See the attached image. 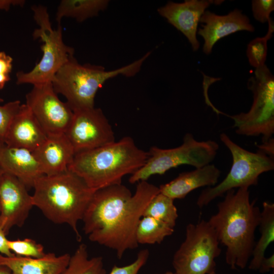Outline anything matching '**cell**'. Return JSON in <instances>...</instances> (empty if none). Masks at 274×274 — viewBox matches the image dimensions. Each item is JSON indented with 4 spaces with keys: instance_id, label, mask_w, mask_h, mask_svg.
<instances>
[{
    "instance_id": "1f68e13d",
    "label": "cell",
    "mask_w": 274,
    "mask_h": 274,
    "mask_svg": "<svg viewBox=\"0 0 274 274\" xmlns=\"http://www.w3.org/2000/svg\"><path fill=\"white\" fill-rule=\"evenodd\" d=\"M2 226H0V254L8 257H12L15 255L10 250L8 246V240L6 237Z\"/></svg>"
},
{
    "instance_id": "2e32d148",
    "label": "cell",
    "mask_w": 274,
    "mask_h": 274,
    "mask_svg": "<svg viewBox=\"0 0 274 274\" xmlns=\"http://www.w3.org/2000/svg\"><path fill=\"white\" fill-rule=\"evenodd\" d=\"M47 134L25 104H21L5 136L4 144L31 152L46 140Z\"/></svg>"
},
{
    "instance_id": "ba28073f",
    "label": "cell",
    "mask_w": 274,
    "mask_h": 274,
    "mask_svg": "<svg viewBox=\"0 0 274 274\" xmlns=\"http://www.w3.org/2000/svg\"><path fill=\"white\" fill-rule=\"evenodd\" d=\"M221 141L230 151L232 164L226 177L218 184L208 187L200 193L197 206L202 208L228 191L241 187L256 186L262 174L274 169V159L258 150L250 152L233 142L225 133L220 135Z\"/></svg>"
},
{
    "instance_id": "8d00e7d4",
    "label": "cell",
    "mask_w": 274,
    "mask_h": 274,
    "mask_svg": "<svg viewBox=\"0 0 274 274\" xmlns=\"http://www.w3.org/2000/svg\"><path fill=\"white\" fill-rule=\"evenodd\" d=\"M2 174H3V170L0 168V181L2 178Z\"/></svg>"
},
{
    "instance_id": "52a82bcc",
    "label": "cell",
    "mask_w": 274,
    "mask_h": 274,
    "mask_svg": "<svg viewBox=\"0 0 274 274\" xmlns=\"http://www.w3.org/2000/svg\"><path fill=\"white\" fill-rule=\"evenodd\" d=\"M218 144L213 140L198 141L190 133L184 135L182 144L176 148H150L145 163L132 174L128 181L134 184L146 181L152 176L162 175L168 170L182 165L195 168L210 164L219 150Z\"/></svg>"
},
{
    "instance_id": "603a6c76",
    "label": "cell",
    "mask_w": 274,
    "mask_h": 274,
    "mask_svg": "<svg viewBox=\"0 0 274 274\" xmlns=\"http://www.w3.org/2000/svg\"><path fill=\"white\" fill-rule=\"evenodd\" d=\"M60 274H107V272L102 258H89L87 246L81 244L71 255L67 267Z\"/></svg>"
},
{
    "instance_id": "3957f363",
    "label": "cell",
    "mask_w": 274,
    "mask_h": 274,
    "mask_svg": "<svg viewBox=\"0 0 274 274\" xmlns=\"http://www.w3.org/2000/svg\"><path fill=\"white\" fill-rule=\"evenodd\" d=\"M148 152L139 148L130 136L105 146L76 153L68 169L80 177L91 189L121 184L145 163Z\"/></svg>"
},
{
    "instance_id": "4316f807",
    "label": "cell",
    "mask_w": 274,
    "mask_h": 274,
    "mask_svg": "<svg viewBox=\"0 0 274 274\" xmlns=\"http://www.w3.org/2000/svg\"><path fill=\"white\" fill-rule=\"evenodd\" d=\"M8 246L15 255L32 258H40L46 253L43 246L30 238L8 240Z\"/></svg>"
},
{
    "instance_id": "ac0fdd59",
    "label": "cell",
    "mask_w": 274,
    "mask_h": 274,
    "mask_svg": "<svg viewBox=\"0 0 274 274\" xmlns=\"http://www.w3.org/2000/svg\"><path fill=\"white\" fill-rule=\"evenodd\" d=\"M0 168L16 177L27 188L33 187L36 180L44 175L32 152L5 144L0 147Z\"/></svg>"
},
{
    "instance_id": "8fae6325",
    "label": "cell",
    "mask_w": 274,
    "mask_h": 274,
    "mask_svg": "<svg viewBox=\"0 0 274 274\" xmlns=\"http://www.w3.org/2000/svg\"><path fill=\"white\" fill-rule=\"evenodd\" d=\"M25 98V104L47 135L65 133L74 112L58 98L52 82L33 85Z\"/></svg>"
},
{
    "instance_id": "44dd1931",
    "label": "cell",
    "mask_w": 274,
    "mask_h": 274,
    "mask_svg": "<svg viewBox=\"0 0 274 274\" xmlns=\"http://www.w3.org/2000/svg\"><path fill=\"white\" fill-rule=\"evenodd\" d=\"M109 3L108 0H62L58 6L56 20L58 24L64 17L82 22L105 10Z\"/></svg>"
},
{
    "instance_id": "ffe728a7",
    "label": "cell",
    "mask_w": 274,
    "mask_h": 274,
    "mask_svg": "<svg viewBox=\"0 0 274 274\" xmlns=\"http://www.w3.org/2000/svg\"><path fill=\"white\" fill-rule=\"evenodd\" d=\"M70 257L67 253L57 256L49 253L40 258L8 257L0 254V266L7 267L11 274H60L67 267Z\"/></svg>"
},
{
    "instance_id": "277c9868",
    "label": "cell",
    "mask_w": 274,
    "mask_h": 274,
    "mask_svg": "<svg viewBox=\"0 0 274 274\" xmlns=\"http://www.w3.org/2000/svg\"><path fill=\"white\" fill-rule=\"evenodd\" d=\"M33 188V206L54 223L67 224L81 242L78 223L82 220L95 191L69 169L54 175L41 176Z\"/></svg>"
},
{
    "instance_id": "30bf717a",
    "label": "cell",
    "mask_w": 274,
    "mask_h": 274,
    "mask_svg": "<svg viewBox=\"0 0 274 274\" xmlns=\"http://www.w3.org/2000/svg\"><path fill=\"white\" fill-rule=\"evenodd\" d=\"M216 231L208 221L186 227L185 238L175 253L172 264L177 274H217L215 259L221 249Z\"/></svg>"
},
{
    "instance_id": "d4e9b609",
    "label": "cell",
    "mask_w": 274,
    "mask_h": 274,
    "mask_svg": "<svg viewBox=\"0 0 274 274\" xmlns=\"http://www.w3.org/2000/svg\"><path fill=\"white\" fill-rule=\"evenodd\" d=\"M174 201L159 192L147 205L143 217H151L174 228L178 214Z\"/></svg>"
},
{
    "instance_id": "f546056e",
    "label": "cell",
    "mask_w": 274,
    "mask_h": 274,
    "mask_svg": "<svg viewBox=\"0 0 274 274\" xmlns=\"http://www.w3.org/2000/svg\"><path fill=\"white\" fill-rule=\"evenodd\" d=\"M274 10L273 0H253L252 11L254 18L261 23L268 22L270 14Z\"/></svg>"
},
{
    "instance_id": "9c48e42d",
    "label": "cell",
    "mask_w": 274,
    "mask_h": 274,
    "mask_svg": "<svg viewBox=\"0 0 274 274\" xmlns=\"http://www.w3.org/2000/svg\"><path fill=\"white\" fill-rule=\"evenodd\" d=\"M253 94L252 105L248 112L225 114L233 120V127L239 135L262 137V142L274 133V77L264 64L256 68L247 83Z\"/></svg>"
},
{
    "instance_id": "74e56055",
    "label": "cell",
    "mask_w": 274,
    "mask_h": 274,
    "mask_svg": "<svg viewBox=\"0 0 274 274\" xmlns=\"http://www.w3.org/2000/svg\"><path fill=\"white\" fill-rule=\"evenodd\" d=\"M0 213H1V204H0Z\"/></svg>"
},
{
    "instance_id": "5b68a950",
    "label": "cell",
    "mask_w": 274,
    "mask_h": 274,
    "mask_svg": "<svg viewBox=\"0 0 274 274\" xmlns=\"http://www.w3.org/2000/svg\"><path fill=\"white\" fill-rule=\"evenodd\" d=\"M150 54L148 52L133 62L111 71L101 65L81 64L74 56L55 74L52 81L53 89L65 97L73 112L94 108L96 92L106 81L120 75L135 76Z\"/></svg>"
},
{
    "instance_id": "6da1fadb",
    "label": "cell",
    "mask_w": 274,
    "mask_h": 274,
    "mask_svg": "<svg viewBox=\"0 0 274 274\" xmlns=\"http://www.w3.org/2000/svg\"><path fill=\"white\" fill-rule=\"evenodd\" d=\"M160 192L146 181L138 183L132 194L125 186L114 185L94 192L82 221L89 239L114 250L118 259L139 246L136 231L150 201Z\"/></svg>"
},
{
    "instance_id": "d590c367",
    "label": "cell",
    "mask_w": 274,
    "mask_h": 274,
    "mask_svg": "<svg viewBox=\"0 0 274 274\" xmlns=\"http://www.w3.org/2000/svg\"><path fill=\"white\" fill-rule=\"evenodd\" d=\"M163 274H177V273H176L175 272H172V271H167V272H165Z\"/></svg>"
},
{
    "instance_id": "5bb4252c",
    "label": "cell",
    "mask_w": 274,
    "mask_h": 274,
    "mask_svg": "<svg viewBox=\"0 0 274 274\" xmlns=\"http://www.w3.org/2000/svg\"><path fill=\"white\" fill-rule=\"evenodd\" d=\"M221 3L207 0H186L183 3L169 1L159 8L157 12L187 38L193 50L196 51L200 46L196 34L201 16L211 4Z\"/></svg>"
},
{
    "instance_id": "f1b7e54d",
    "label": "cell",
    "mask_w": 274,
    "mask_h": 274,
    "mask_svg": "<svg viewBox=\"0 0 274 274\" xmlns=\"http://www.w3.org/2000/svg\"><path fill=\"white\" fill-rule=\"evenodd\" d=\"M149 257V250H142L138 253L133 262L124 266L114 265L109 274H138L140 269L146 264Z\"/></svg>"
},
{
    "instance_id": "d6986e66",
    "label": "cell",
    "mask_w": 274,
    "mask_h": 274,
    "mask_svg": "<svg viewBox=\"0 0 274 274\" xmlns=\"http://www.w3.org/2000/svg\"><path fill=\"white\" fill-rule=\"evenodd\" d=\"M221 172L213 164L180 174L159 187L161 193L175 200L183 199L190 192L203 186L213 187L218 182Z\"/></svg>"
},
{
    "instance_id": "e0dca14e",
    "label": "cell",
    "mask_w": 274,
    "mask_h": 274,
    "mask_svg": "<svg viewBox=\"0 0 274 274\" xmlns=\"http://www.w3.org/2000/svg\"><path fill=\"white\" fill-rule=\"evenodd\" d=\"M32 153L44 175L48 176L67 170L75 154L65 133L47 135L44 142Z\"/></svg>"
},
{
    "instance_id": "7a4b0ae2",
    "label": "cell",
    "mask_w": 274,
    "mask_h": 274,
    "mask_svg": "<svg viewBox=\"0 0 274 274\" xmlns=\"http://www.w3.org/2000/svg\"><path fill=\"white\" fill-rule=\"evenodd\" d=\"M217 213L209 223L218 240L226 247L225 261L232 269L245 268L255 246V232L259 226L261 211L251 202L248 187L231 189L218 203Z\"/></svg>"
},
{
    "instance_id": "9a60e30c",
    "label": "cell",
    "mask_w": 274,
    "mask_h": 274,
    "mask_svg": "<svg viewBox=\"0 0 274 274\" xmlns=\"http://www.w3.org/2000/svg\"><path fill=\"white\" fill-rule=\"evenodd\" d=\"M199 22L201 28L197 33L204 39L203 52L210 54L214 45L221 39L238 31L253 32L255 29L249 18L242 11L234 9L225 15H218L206 10Z\"/></svg>"
},
{
    "instance_id": "4fadbf2b",
    "label": "cell",
    "mask_w": 274,
    "mask_h": 274,
    "mask_svg": "<svg viewBox=\"0 0 274 274\" xmlns=\"http://www.w3.org/2000/svg\"><path fill=\"white\" fill-rule=\"evenodd\" d=\"M0 226L7 235L14 226L21 227L33 206L32 195L16 177L3 171L0 181Z\"/></svg>"
},
{
    "instance_id": "8992f818",
    "label": "cell",
    "mask_w": 274,
    "mask_h": 274,
    "mask_svg": "<svg viewBox=\"0 0 274 274\" xmlns=\"http://www.w3.org/2000/svg\"><path fill=\"white\" fill-rule=\"evenodd\" d=\"M33 17L39 28L33 33V38L43 43V55L39 62L28 72L19 71L16 73L18 85L30 84L32 85L52 82L59 69L70 58L74 57L75 50L63 41L62 28L58 24L53 29L47 8L34 5L31 8Z\"/></svg>"
},
{
    "instance_id": "e575fe53",
    "label": "cell",
    "mask_w": 274,
    "mask_h": 274,
    "mask_svg": "<svg viewBox=\"0 0 274 274\" xmlns=\"http://www.w3.org/2000/svg\"><path fill=\"white\" fill-rule=\"evenodd\" d=\"M0 274H11V273L7 267L4 266H0Z\"/></svg>"
},
{
    "instance_id": "4dcf8cb0",
    "label": "cell",
    "mask_w": 274,
    "mask_h": 274,
    "mask_svg": "<svg viewBox=\"0 0 274 274\" xmlns=\"http://www.w3.org/2000/svg\"><path fill=\"white\" fill-rule=\"evenodd\" d=\"M12 57L4 51H0V89L11 80L10 74L12 69Z\"/></svg>"
},
{
    "instance_id": "836d02e7",
    "label": "cell",
    "mask_w": 274,
    "mask_h": 274,
    "mask_svg": "<svg viewBox=\"0 0 274 274\" xmlns=\"http://www.w3.org/2000/svg\"><path fill=\"white\" fill-rule=\"evenodd\" d=\"M274 268L273 254L268 257H264L262 260L258 270L261 273L269 272Z\"/></svg>"
},
{
    "instance_id": "484cf974",
    "label": "cell",
    "mask_w": 274,
    "mask_h": 274,
    "mask_svg": "<svg viewBox=\"0 0 274 274\" xmlns=\"http://www.w3.org/2000/svg\"><path fill=\"white\" fill-rule=\"evenodd\" d=\"M268 28L264 37L256 38L248 44L247 56L250 65L257 68L265 64L267 52V41L272 37L274 25L270 18L267 22Z\"/></svg>"
},
{
    "instance_id": "7402d4cb",
    "label": "cell",
    "mask_w": 274,
    "mask_h": 274,
    "mask_svg": "<svg viewBox=\"0 0 274 274\" xmlns=\"http://www.w3.org/2000/svg\"><path fill=\"white\" fill-rule=\"evenodd\" d=\"M261 236L255 244L249 268L258 270L265 252L269 245L274 241V204L264 201L262 203L260 220L259 224Z\"/></svg>"
},
{
    "instance_id": "7c38bea8",
    "label": "cell",
    "mask_w": 274,
    "mask_h": 274,
    "mask_svg": "<svg viewBox=\"0 0 274 274\" xmlns=\"http://www.w3.org/2000/svg\"><path fill=\"white\" fill-rule=\"evenodd\" d=\"M75 153L92 150L115 141L109 120L100 108L77 110L65 133Z\"/></svg>"
},
{
    "instance_id": "cb8c5ba5",
    "label": "cell",
    "mask_w": 274,
    "mask_h": 274,
    "mask_svg": "<svg viewBox=\"0 0 274 274\" xmlns=\"http://www.w3.org/2000/svg\"><path fill=\"white\" fill-rule=\"evenodd\" d=\"M174 232V228L167 224L151 217L143 216L137 227L136 239L139 245L160 244Z\"/></svg>"
},
{
    "instance_id": "83f0119b",
    "label": "cell",
    "mask_w": 274,
    "mask_h": 274,
    "mask_svg": "<svg viewBox=\"0 0 274 274\" xmlns=\"http://www.w3.org/2000/svg\"><path fill=\"white\" fill-rule=\"evenodd\" d=\"M4 101L0 98V144H4V141L14 117L18 111L21 103L18 100L8 102L2 105Z\"/></svg>"
},
{
    "instance_id": "f35d334b",
    "label": "cell",
    "mask_w": 274,
    "mask_h": 274,
    "mask_svg": "<svg viewBox=\"0 0 274 274\" xmlns=\"http://www.w3.org/2000/svg\"><path fill=\"white\" fill-rule=\"evenodd\" d=\"M1 145L0 144V147H1Z\"/></svg>"
},
{
    "instance_id": "ab89813d",
    "label": "cell",
    "mask_w": 274,
    "mask_h": 274,
    "mask_svg": "<svg viewBox=\"0 0 274 274\" xmlns=\"http://www.w3.org/2000/svg\"></svg>"
},
{
    "instance_id": "d6a6232c",
    "label": "cell",
    "mask_w": 274,
    "mask_h": 274,
    "mask_svg": "<svg viewBox=\"0 0 274 274\" xmlns=\"http://www.w3.org/2000/svg\"><path fill=\"white\" fill-rule=\"evenodd\" d=\"M258 150L265 153L270 157L274 158V140L273 138L262 142L260 145L256 144Z\"/></svg>"
}]
</instances>
